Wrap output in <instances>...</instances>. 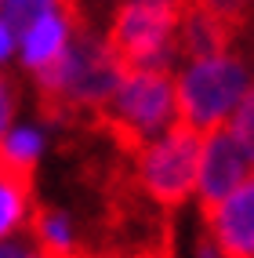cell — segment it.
I'll list each match as a JSON object with an SVG mask.
<instances>
[{
	"instance_id": "cell-1",
	"label": "cell",
	"mask_w": 254,
	"mask_h": 258,
	"mask_svg": "<svg viewBox=\"0 0 254 258\" xmlns=\"http://www.w3.org/2000/svg\"><path fill=\"white\" fill-rule=\"evenodd\" d=\"M185 0H127L109 29V58L120 73L163 70L171 55V37L178 29Z\"/></svg>"
},
{
	"instance_id": "cell-2",
	"label": "cell",
	"mask_w": 254,
	"mask_h": 258,
	"mask_svg": "<svg viewBox=\"0 0 254 258\" xmlns=\"http://www.w3.org/2000/svg\"><path fill=\"white\" fill-rule=\"evenodd\" d=\"M250 91L247 70L240 58L218 55V58H200L182 73L175 88V106H178V124H185L196 135H207L218 124H225L240 98Z\"/></svg>"
},
{
	"instance_id": "cell-3",
	"label": "cell",
	"mask_w": 254,
	"mask_h": 258,
	"mask_svg": "<svg viewBox=\"0 0 254 258\" xmlns=\"http://www.w3.org/2000/svg\"><path fill=\"white\" fill-rule=\"evenodd\" d=\"M109 127L124 135L131 146H142L149 135H156L175 113V84L167 70H138L124 73L116 95L109 98Z\"/></svg>"
},
{
	"instance_id": "cell-4",
	"label": "cell",
	"mask_w": 254,
	"mask_h": 258,
	"mask_svg": "<svg viewBox=\"0 0 254 258\" xmlns=\"http://www.w3.org/2000/svg\"><path fill=\"white\" fill-rule=\"evenodd\" d=\"M196 164H200V135L178 124L152 142L142 157V182L152 193V200L163 208H178L196 189Z\"/></svg>"
},
{
	"instance_id": "cell-5",
	"label": "cell",
	"mask_w": 254,
	"mask_h": 258,
	"mask_svg": "<svg viewBox=\"0 0 254 258\" xmlns=\"http://www.w3.org/2000/svg\"><path fill=\"white\" fill-rule=\"evenodd\" d=\"M247 182H250V139H243L229 124H218L214 131H207V142H200V164H196L203 215Z\"/></svg>"
},
{
	"instance_id": "cell-6",
	"label": "cell",
	"mask_w": 254,
	"mask_h": 258,
	"mask_svg": "<svg viewBox=\"0 0 254 258\" xmlns=\"http://www.w3.org/2000/svg\"><path fill=\"white\" fill-rule=\"evenodd\" d=\"M207 222H211L214 240L225 251V258H250V247H254V185L247 182L236 193H229L218 208L207 211Z\"/></svg>"
},
{
	"instance_id": "cell-7",
	"label": "cell",
	"mask_w": 254,
	"mask_h": 258,
	"mask_svg": "<svg viewBox=\"0 0 254 258\" xmlns=\"http://www.w3.org/2000/svg\"><path fill=\"white\" fill-rule=\"evenodd\" d=\"M178 22H182V44H185V51L193 55V62L225 55V47H229L232 37H236V29L222 26L218 19L203 15V11L193 8V4L182 8V19H178Z\"/></svg>"
},
{
	"instance_id": "cell-8",
	"label": "cell",
	"mask_w": 254,
	"mask_h": 258,
	"mask_svg": "<svg viewBox=\"0 0 254 258\" xmlns=\"http://www.w3.org/2000/svg\"><path fill=\"white\" fill-rule=\"evenodd\" d=\"M69 44V19L62 15H44L40 22H33L22 33V62L29 70H44L51 58L62 55V47Z\"/></svg>"
},
{
	"instance_id": "cell-9",
	"label": "cell",
	"mask_w": 254,
	"mask_h": 258,
	"mask_svg": "<svg viewBox=\"0 0 254 258\" xmlns=\"http://www.w3.org/2000/svg\"><path fill=\"white\" fill-rule=\"evenodd\" d=\"M29 189H33V171L15 167V164L4 157V149H0V236L11 233V229L22 222Z\"/></svg>"
},
{
	"instance_id": "cell-10",
	"label": "cell",
	"mask_w": 254,
	"mask_h": 258,
	"mask_svg": "<svg viewBox=\"0 0 254 258\" xmlns=\"http://www.w3.org/2000/svg\"><path fill=\"white\" fill-rule=\"evenodd\" d=\"M37 236H40V258H73V229L62 211L40 208L37 211Z\"/></svg>"
},
{
	"instance_id": "cell-11",
	"label": "cell",
	"mask_w": 254,
	"mask_h": 258,
	"mask_svg": "<svg viewBox=\"0 0 254 258\" xmlns=\"http://www.w3.org/2000/svg\"><path fill=\"white\" fill-rule=\"evenodd\" d=\"M55 11L73 15V0H4V26L11 29V37H22L33 22Z\"/></svg>"
},
{
	"instance_id": "cell-12",
	"label": "cell",
	"mask_w": 254,
	"mask_h": 258,
	"mask_svg": "<svg viewBox=\"0 0 254 258\" xmlns=\"http://www.w3.org/2000/svg\"><path fill=\"white\" fill-rule=\"evenodd\" d=\"M0 149H4V157H8L15 167L33 171V164L40 160L44 142H40V135L33 131V127H19V131H8L4 139H0Z\"/></svg>"
},
{
	"instance_id": "cell-13",
	"label": "cell",
	"mask_w": 254,
	"mask_h": 258,
	"mask_svg": "<svg viewBox=\"0 0 254 258\" xmlns=\"http://www.w3.org/2000/svg\"><path fill=\"white\" fill-rule=\"evenodd\" d=\"M185 4L200 8L203 15H211V19H218V22L229 26V29H240L250 0H185Z\"/></svg>"
},
{
	"instance_id": "cell-14",
	"label": "cell",
	"mask_w": 254,
	"mask_h": 258,
	"mask_svg": "<svg viewBox=\"0 0 254 258\" xmlns=\"http://www.w3.org/2000/svg\"><path fill=\"white\" fill-rule=\"evenodd\" d=\"M8 124H11V91H8V80L0 77V139L8 135Z\"/></svg>"
},
{
	"instance_id": "cell-15",
	"label": "cell",
	"mask_w": 254,
	"mask_h": 258,
	"mask_svg": "<svg viewBox=\"0 0 254 258\" xmlns=\"http://www.w3.org/2000/svg\"><path fill=\"white\" fill-rule=\"evenodd\" d=\"M11 47H15V37H11V29L4 26V19H0V62L11 55Z\"/></svg>"
},
{
	"instance_id": "cell-16",
	"label": "cell",
	"mask_w": 254,
	"mask_h": 258,
	"mask_svg": "<svg viewBox=\"0 0 254 258\" xmlns=\"http://www.w3.org/2000/svg\"><path fill=\"white\" fill-rule=\"evenodd\" d=\"M0 258H40V254H33L19 244H0Z\"/></svg>"
},
{
	"instance_id": "cell-17",
	"label": "cell",
	"mask_w": 254,
	"mask_h": 258,
	"mask_svg": "<svg viewBox=\"0 0 254 258\" xmlns=\"http://www.w3.org/2000/svg\"><path fill=\"white\" fill-rule=\"evenodd\" d=\"M200 258H218V247L211 244V240H203V244H200Z\"/></svg>"
}]
</instances>
